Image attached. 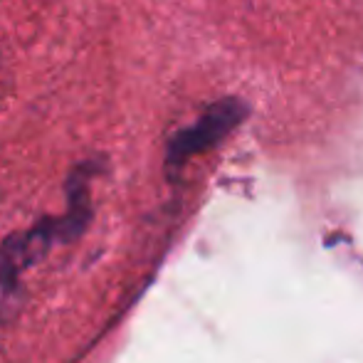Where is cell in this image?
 I'll use <instances>...</instances> for the list:
<instances>
[{
  "label": "cell",
  "instance_id": "obj_1",
  "mask_svg": "<svg viewBox=\"0 0 363 363\" xmlns=\"http://www.w3.org/2000/svg\"><path fill=\"white\" fill-rule=\"evenodd\" d=\"M245 114H247V106L240 99H223L218 104H213L198 119L196 126L181 131L171 141V146H168V163L171 166H181L193 153H201L206 148L216 146L223 136H228L245 119Z\"/></svg>",
  "mask_w": 363,
  "mask_h": 363
}]
</instances>
